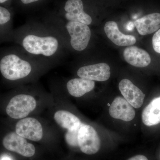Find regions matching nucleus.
<instances>
[{
  "mask_svg": "<svg viewBox=\"0 0 160 160\" xmlns=\"http://www.w3.org/2000/svg\"><path fill=\"white\" fill-rule=\"evenodd\" d=\"M22 44L25 50L30 54L48 57L55 54L59 47L58 39L51 36L27 35L23 38Z\"/></svg>",
  "mask_w": 160,
  "mask_h": 160,
  "instance_id": "f257e3e1",
  "label": "nucleus"
},
{
  "mask_svg": "<svg viewBox=\"0 0 160 160\" xmlns=\"http://www.w3.org/2000/svg\"><path fill=\"white\" fill-rule=\"evenodd\" d=\"M28 61L14 54L5 56L0 62V71L3 77L10 81H16L28 76L32 71Z\"/></svg>",
  "mask_w": 160,
  "mask_h": 160,
  "instance_id": "f03ea898",
  "label": "nucleus"
},
{
  "mask_svg": "<svg viewBox=\"0 0 160 160\" xmlns=\"http://www.w3.org/2000/svg\"><path fill=\"white\" fill-rule=\"evenodd\" d=\"M36 106V101L33 97L27 94L18 95L9 101L6 112L12 118L23 119L33 111Z\"/></svg>",
  "mask_w": 160,
  "mask_h": 160,
  "instance_id": "7ed1b4c3",
  "label": "nucleus"
},
{
  "mask_svg": "<svg viewBox=\"0 0 160 160\" xmlns=\"http://www.w3.org/2000/svg\"><path fill=\"white\" fill-rule=\"evenodd\" d=\"M78 141L80 150L85 154H95L101 147L97 132L90 125L82 124L78 131Z\"/></svg>",
  "mask_w": 160,
  "mask_h": 160,
  "instance_id": "20e7f679",
  "label": "nucleus"
},
{
  "mask_svg": "<svg viewBox=\"0 0 160 160\" xmlns=\"http://www.w3.org/2000/svg\"><path fill=\"white\" fill-rule=\"evenodd\" d=\"M66 28L71 38L70 44L72 48L77 51H82L89 44L91 32L88 25L77 22L69 21Z\"/></svg>",
  "mask_w": 160,
  "mask_h": 160,
  "instance_id": "39448f33",
  "label": "nucleus"
},
{
  "mask_svg": "<svg viewBox=\"0 0 160 160\" xmlns=\"http://www.w3.org/2000/svg\"><path fill=\"white\" fill-rule=\"evenodd\" d=\"M2 144L7 150L26 157H31L35 153L34 146L28 142L26 138L19 135L16 132L6 135L3 138Z\"/></svg>",
  "mask_w": 160,
  "mask_h": 160,
  "instance_id": "423d86ee",
  "label": "nucleus"
},
{
  "mask_svg": "<svg viewBox=\"0 0 160 160\" xmlns=\"http://www.w3.org/2000/svg\"><path fill=\"white\" fill-rule=\"evenodd\" d=\"M16 132L22 137L34 142L42 138L43 128L41 123L32 118H24L16 125Z\"/></svg>",
  "mask_w": 160,
  "mask_h": 160,
  "instance_id": "0eeeda50",
  "label": "nucleus"
},
{
  "mask_svg": "<svg viewBox=\"0 0 160 160\" xmlns=\"http://www.w3.org/2000/svg\"><path fill=\"white\" fill-rule=\"evenodd\" d=\"M77 74L82 78L103 82L109 79L111 72L108 64L101 63L81 67L78 70Z\"/></svg>",
  "mask_w": 160,
  "mask_h": 160,
  "instance_id": "6e6552de",
  "label": "nucleus"
},
{
  "mask_svg": "<svg viewBox=\"0 0 160 160\" xmlns=\"http://www.w3.org/2000/svg\"><path fill=\"white\" fill-rule=\"evenodd\" d=\"M109 113L113 118L130 122L135 117L133 107L126 99L121 97L114 99L109 108Z\"/></svg>",
  "mask_w": 160,
  "mask_h": 160,
  "instance_id": "1a4fd4ad",
  "label": "nucleus"
},
{
  "mask_svg": "<svg viewBox=\"0 0 160 160\" xmlns=\"http://www.w3.org/2000/svg\"><path fill=\"white\" fill-rule=\"evenodd\" d=\"M119 89L122 95L131 106L139 108L142 106L145 94L142 90L128 79H124L119 84Z\"/></svg>",
  "mask_w": 160,
  "mask_h": 160,
  "instance_id": "9d476101",
  "label": "nucleus"
},
{
  "mask_svg": "<svg viewBox=\"0 0 160 160\" xmlns=\"http://www.w3.org/2000/svg\"><path fill=\"white\" fill-rule=\"evenodd\" d=\"M66 13L65 18L71 22H77L89 25L92 22V18L84 11L82 0H68L64 7Z\"/></svg>",
  "mask_w": 160,
  "mask_h": 160,
  "instance_id": "9b49d317",
  "label": "nucleus"
},
{
  "mask_svg": "<svg viewBox=\"0 0 160 160\" xmlns=\"http://www.w3.org/2000/svg\"><path fill=\"white\" fill-rule=\"evenodd\" d=\"M104 31L107 37L117 46H131L136 42V38L134 36L123 34L120 31L117 23L113 21L106 23Z\"/></svg>",
  "mask_w": 160,
  "mask_h": 160,
  "instance_id": "f8f14e48",
  "label": "nucleus"
},
{
  "mask_svg": "<svg viewBox=\"0 0 160 160\" xmlns=\"http://www.w3.org/2000/svg\"><path fill=\"white\" fill-rule=\"evenodd\" d=\"M123 56L127 63L136 67H146L151 62V58L148 52L137 46H129L123 52Z\"/></svg>",
  "mask_w": 160,
  "mask_h": 160,
  "instance_id": "ddd939ff",
  "label": "nucleus"
},
{
  "mask_svg": "<svg viewBox=\"0 0 160 160\" xmlns=\"http://www.w3.org/2000/svg\"><path fill=\"white\" fill-rule=\"evenodd\" d=\"M134 26L141 35L151 34L160 28V13H151L135 21Z\"/></svg>",
  "mask_w": 160,
  "mask_h": 160,
  "instance_id": "4468645a",
  "label": "nucleus"
},
{
  "mask_svg": "<svg viewBox=\"0 0 160 160\" xmlns=\"http://www.w3.org/2000/svg\"><path fill=\"white\" fill-rule=\"evenodd\" d=\"M142 121L147 126H155L160 123V97L155 98L143 109Z\"/></svg>",
  "mask_w": 160,
  "mask_h": 160,
  "instance_id": "2eb2a0df",
  "label": "nucleus"
},
{
  "mask_svg": "<svg viewBox=\"0 0 160 160\" xmlns=\"http://www.w3.org/2000/svg\"><path fill=\"white\" fill-rule=\"evenodd\" d=\"M56 122L68 131L78 130L82 122L79 118L69 111L59 110L54 115Z\"/></svg>",
  "mask_w": 160,
  "mask_h": 160,
  "instance_id": "dca6fc26",
  "label": "nucleus"
},
{
  "mask_svg": "<svg viewBox=\"0 0 160 160\" xmlns=\"http://www.w3.org/2000/svg\"><path fill=\"white\" fill-rule=\"evenodd\" d=\"M95 85L93 81L80 78L69 80L66 86L69 94L74 97L79 98L92 91Z\"/></svg>",
  "mask_w": 160,
  "mask_h": 160,
  "instance_id": "f3484780",
  "label": "nucleus"
},
{
  "mask_svg": "<svg viewBox=\"0 0 160 160\" xmlns=\"http://www.w3.org/2000/svg\"><path fill=\"white\" fill-rule=\"evenodd\" d=\"M78 130L68 131L66 134V142L69 146L72 147H77L78 146Z\"/></svg>",
  "mask_w": 160,
  "mask_h": 160,
  "instance_id": "a211bd4d",
  "label": "nucleus"
},
{
  "mask_svg": "<svg viewBox=\"0 0 160 160\" xmlns=\"http://www.w3.org/2000/svg\"><path fill=\"white\" fill-rule=\"evenodd\" d=\"M11 19L10 12L6 8L0 6V25H4Z\"/></svg>",
  "mask_w": 160,
  "mask_h": 160,
  "instance_id": "6ab92c4d",
  "label": "nucleus"
},
{
  "mask_svg": "<svg viewBox=\"0 0 160 160\" xmlns=\"http://www.w3.org/2000/svg\"><path fill=\"white\" fill-rule=\"evenodd\" d=\"M152 44L154 51L160 53V29L154 33L152 37Z\"/></svg>",
  "mask_w": 160,
  "mask_h": 160,
  "instance_id": "aec40b11",
  "label": "nucleus"
},
{
  "mask_svg": "<svg viewBox=\"0 0 160 160\" xmlns=\"http://www.w3.org/2000/svg\"><path fill=\"white\" fill-rule=\"evenodd\" d=\"M127 160H148V158L142 155H138L132 157Z\"/></svg>",
  "mask_w": 160,
  "mask_h": 160,
  "instance_id": "412c9836",
  "label": "nucleus"
},
{
  "mask_svg": "<svg viewBox=\"0 0 160 160\" xmlns=\"http://www.w3.org/2000/svg\"><path fill=\"white\" fill-rule=\"evenodd\" d=\"M39 0H21L22 2L25 4H30L34 2H37Z\"/></svg>",
  "mask_w": 160,
  "mask_h": 160,
  "instance_id": "4be33fe9",
  "label": "nucleus"
},
{
  "mask_svg": "<svg viewBox=\"0 0 160 160\" xmlns=\"http://www.w3.org/2000/svg\"><path fill=\"white\" fill-rule=\"evenodd\" d=\"M1 160H11V159L9 157L6 156L2 158V159Z\"/></svg>",
  "mask_w": 160,
  "mask_h": 160,
  "instance_id": "5701e85b",
  "label": "nucleus"
},
{
  "mask_svg": "<svg viewBox=\"0 0 160 160\" xmlns=\"http://www.w3.org/2000/svg\"><path fill=\"white\" fill-rule=\"evenodd\" d=\"M7 1H8V0H0V3L5 2Z\"/></svg>",
  "mask_w": 160,
  "mask_h": 160,
  "instance_id": "b1692460",
  "label": "nucleus"
}]
</instances>
